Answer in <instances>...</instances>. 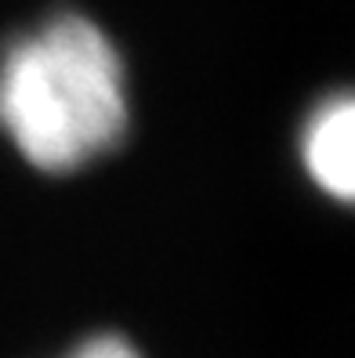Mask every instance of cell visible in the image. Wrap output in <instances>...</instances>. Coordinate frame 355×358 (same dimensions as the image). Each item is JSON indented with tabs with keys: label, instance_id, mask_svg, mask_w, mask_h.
<instances>
[{
	"label": "cell",
	"instance_id": "cell-2",
	"mask_svg": "<svg viewBox=\"0 0 355 358\" xmlns=\"http://www.w3.org/2000/svg\"><path fill=\"white\" fill-rule=\"evenodd\" d=\"M301 166L326 199L355 210V91L330 94L305 116Z\"/></svg>",
	"mask_w": 355,
	"mask_h": 358
},
{
	"label": "cell",
	"instance_id": "cell-1",
	"mask_svg": "<svg viewBox=\"0 0 355 358\" xmlns=\"http://www.w3.org/2000/svg\"><path fill=\"white\" fill-rule=\"evenodd\" d=\"M0 131L36 171L69 174L127 134V73L91 18L55 15L0 55Z\"/></svg>",
	"mask_w": 355,
	"mask_h": 358
},
{
	"label": "cell",
	"instance_id": "cell-3",
	"mask_svg": "<svg viewBox=\"0 0 355 358\" xmlns=\"http://www.w3.org/2000/svg\"><path fill=\"white\" fill-rule=\"evenodd\" d=\"M66 358H141L138 351H134V344L131 341H123V336H116V333H98V336H91V341H83L73 355H66Z\"/></svg>",
	"mask_w": 355,
	"mask_h": 358
}]
</instances>
